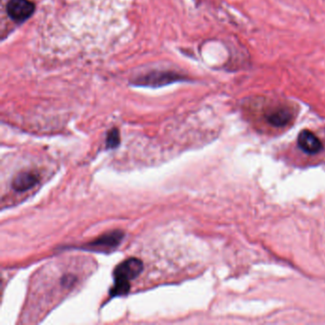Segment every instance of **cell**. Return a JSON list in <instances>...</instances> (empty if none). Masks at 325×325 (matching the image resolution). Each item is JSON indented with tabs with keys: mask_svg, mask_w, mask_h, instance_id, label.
<instances>
[{
	"mask_svg": "<svg viewBox=\"0 0 325 325\" xmlns=\"http://www.w3.org/2000/svg\"><path fill=\"white\" fill-rule=\"evenodd\" d=\"M35 12V5L29 0H10L7 4V13L15 21L28 19Z\"/></svg>",
	"mask_w": 325,
	"mask_h": 325,
	"instance_id": "obj_5",
	"label": "cell"
},
{
	"mask_svg": "<svg viewBox=\"0 0 325 325\" xmlns=\"http://www.w3.org/2000/svg\"><path fill=\"white\" fill-rule=\"evenodd\" d=\"M121 143V136L120 131L116 128H113L109 131L107 135L106 146L109 149L116 148Z\"/></svg>",
	"mask_w": 325,
	"mask_h": 325,
	"instance_id": "obj_7",
	"label": "cell"
},
{
	"mask_svg": "<svg viewBox=\"0 0 325 325\" xmlns=\"http://www.w3.org/2000/svg\"><path fill=\"white\" fill-rule=\"evenodd\" d=\"M143 263L136 257H130L117 265L113 270L114 284L110 290L112 298L126 296L130 291V281L142 272Z\"/></svg>",
	"mask_w": 325,
	"mask_h": 325,
	"instance_id": "obj_3",
	"label": "cell"
},
{
	"mask_svg": "<svg viewBox=\"0 0 325 325\" xmlns=\"http://www.w3.org/2000/svg\"><path fill=\"white\" fill-rule=\"evenodd\" d=\"M39 182V175L33 171H24L16 174L12 182V187L16 192H26L35 187Z\"/></svg>",
	"mask_w": 325,
	"mask_h": 325,
	"instance_id": "obj_6",
	"label": "cell"
},
{
	"mask_svg": "<svg viewBox=\"0 0 325 325\" xmlns=\"http://www.w3.org/2000/svg\"><path fill=\"white\" fill-rule=\"evenodd\" d=\"M276 156L297 168L325 165V129H304L293 142L280 146Z\"/></svg>",
	"mask_w": 325,
	"mask_h": 325,
	"instance_id": "obj_1",
	"label": "cell"
},
{
	"mask_svg": "<svg viewBox=\"0 0 325 325\" xmlns=\"http://www.w3.org/2000/svg\"><path fill=\"white\" fill-rule=\"evenodd\" d=\"M296 113L293 107L287 104H274L264 108L257 116V128L266 135H277L289 128L295 121Z\"/></svg>",
	"mask_w": 325,
	"mask_h": 325,
	"instance_id": "obj_2",
	"label": "cell"
},
{
	"mask_svg": "<svg viewBox=\"0 0 325 325\" xmlns=\"http://www.w3.org/2000/svg\"><path fill=\"white\" fill-rule=\"evenodd\" d=\"M124 233L120 230H114L108 232L106 234L96 239L95 241L87 244L88 249L98 252H109L110 250H114L122 242Z\"/></svg>",
	"mask_w": 325,
	"mask_h": 325,
	"instance_id": "obj_4",
	"label": "cell"
}]
</instances>
